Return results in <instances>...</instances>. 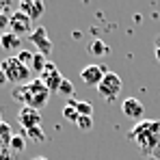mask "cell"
<instances>
[{
    "mask_svg": "<svg viewBox=\"0 0 160 160\" xmlns=\"http://www.w3.org/2000/svg\"><path fill=\"white\" fill-rule=\"evenodd\" d=\"M128 136L138 143L143 152L152 154V158H156L154 154L160 152V121H141L136 128L130 130Z\"/></svg>",
    "mask_w": 160,
    "mask_h": 160,
    "instance_id": "6da1fadb",
    "label": "cell"
},
{
    "mask_svg": "<svg viewBox=\"0 0 160 160\" xmlns=\"http://www.w3.org/2000/svg\"><path fill=\"white\" fill-rule=\"evenodd\" d=\"M48 98H50V91H48V87L39 78H35L30 82H26V84H22V87L13 89V100H18L24 106L35 108V110H39L43 106L48 102Z\"/></svg>",
    "mask_w": 160,
    "mask_h": 160,
    "instance_id": "7a4b0ae2",
    "label": "cell"
},
{
    "mask_svg": "<svg viewBox=\"0 0 160 160\" xmlns=\"http://www.w3.org/2000/svg\"><path fill=\"white\" fill-rule=\"evenodd\" d=\"M0 72H4L9 84H20V87H22V84L30 82V69L24 67V65L18 61V56H7V58H2Z\"/></svg>",
    "mask_w": 160,
    "mask_h": 160,
    "instance_id": "3957f363",
    "label": "cell"
},
{
    "mask_svg": "<svg viewBox=\"0 0 160 160\" xmlns=\"http://www.w3.org/2000/svg\"><path fill=\"white\" fill-rule=\"evenodd\" d=\"M121 87H123L121 78H119L115 72H106V76H104V78H102V82L98 84V93H100L104 100L112 102V100L121 93Z\"/></svg>",
    "mask_w": 160,
    "mask_h": 160,
    "instance_id": "277c9868",
    "label": "cell"
},
{
    "mask_svg": "<svg viewBox=\"0 0 160 160\" xmlns=\"http://www.w3.org/2000/svg\"><path fill=\"white\" fill-rule=\"evenodd\" d=\"M30 43L37 48V52L39 54H43V56H50V52H52V41H50V37H48V30L43 26H39V28H35L32 32H30Z\"/></svg>",
    "mask_w": 160,
    "mask_h": 160,
    "instance_id": "5b68a950",
    "label": "cell"
},
{
    "mask_svg": "<svg viewBox=\"0 0 160 160\" xmlns=\"http://www.w3.org/2000/svg\"><path fill=\"white\" fill-rule=\"evenodd\" d=\"M9 30L13 32V35H28L30 37V32H32V20L24 15V13H20V11H15L11 18H9Z\"/></svg>",
    "mask_w": 160,
    "mask_h": 160,
    "instance_id": "8992f818",
    "label": "cell"
},
{
    "mask_svg": "<svg viewBox=\"0 0 160 160\" xmlns=\"http://www.w3.org/2000/svg\"><path fill=\"white\" fill-rule=\"evenodd\" d=\"M106 72L108 69L104 65H87V67L80 69V78H82V82H84L87 87H95V89H98V84L106 76Z\"/></svg>",
    "mask_w": 160,
    "mask_h": 160,
    "instance_id": "52a82bcc",
    "label": "cell"
},
{
    "mask_svg": "<svg viewBox=\"0 0 160 160\" xmlns=\"http://www.w3.org/2000/svg\"><path fill=\"white\" fill-rule=\"evenodd\" d=\"M39 80L48 87V91H58V87H61V82H63V76H61V72L56 69V65L48 61L46 69L39 74Z\"/></svg>",
    "mask_w": 160,
    "mask_h": 160,
    "instance_id": "ba28073f",
    "label": "cell"
},
{
    "mask_svg": "<svg viewBox=\"0 0 160 160\" xmlns=\"http://www.w3.org/2000/svg\"><path fill=\"white\" fill-rule=\"evenodd\" d=\"M18 121L24 130H30V128H39L41 126V112L35 110L30 106H22L20 112H18Z\"/></svg>",
    "mask_w": 160,
    "mask_h": 160,
    "instance_id": "9c48e42d",
    "label": "cell"
},
{
    "mask_svg": "<svg viewBox=\"0 0 160 160\" xmlns=\"http://www.w3.org/2000/svg\"><path fill=\"white\" fill-rule=\"evenodd\" d=\"M43 2H39V0H22L20 4H18V11L20 13H24L28 15L30 20H39L41 15H43Z\"/></svg>",
    "mask_w": 160,
    "mask_h": 160,
    "instance_id": "30bf717a",
    "label": "cell"
},
{
    "mask_svg": "<svg viewBox=\"0 0 160 160\" xmlns=\"http://www.w3.org/2000/svg\"><path fill=\"white\" fill-rule=\"evenodd\" d=\"M121 112L128 117V119H141L143 117V112H145V106L141 104V100H136V98H128V100H123V104H121Z\"/></svg>",
    "mask_w": 160,
    "mask_h": 160,
    "instance_id": "8fae6325",
    "label": "cell"
},
{
    "mask_svg": "<svg viewBox=\"0 0 160 160\" xmlns=\"http://www.w3.org/2000/svg\"><path fill=\"white\" fill-rule=\"evenodd\" d=\"M20 46H22V39H20L18 35H13L11 30H7V32L0 35V48H2V50H7V52L18 50V52H20V50H22Z\"/></svg>",
    "mask_w": 160,
    "mask_h": 160,
    "instance_id": "7c38bea8",
    "label": "cell"
},
{
    "mask_svg": "<svg viewBox=\"0 0 160 160\" xmlns=\"http://www.w3.org/2000/svg\"><path fill=\"white\" fill-rule=\"evenodd\" d=\"M11 138H13V130H11V126L2 121V123H0V149H9Z\"/></svg>",
    "mask_w": 160,
    "mask_h": 160,
    "instance_id": "4fadbf2b",
    "label": "cell"
},
{
    "mask_svg": "<svg viewBox=\"0 0 160 160\" xmlns=\"http://www.w3.org/2000/svg\"><path fill=\"white\" fill-rule=\"evenodd\" d=\"M108 52H110V48H108L102 39H93L89 43V54H93V56H106Z\"/></svg>",
    "mask_w": 160,
    "mask_h": 160,
    "instance_id": "5bb4252c",
    "label": "cell"
},
{
    "mask_svg": "<svg viewBox=\"0 0 160 160\" xmlns=\"http://www.w3.org/2000/svg\"><path fill=\"white\" fill-rule=\"evenodd\" d=\"M24 149H26V138H24V134H13L11 145H9V152H11V154H22Z\"/></svg>",
    "mask_w": 160,
    "mask_h": 160,
    "instance_id": "9a60e30c",
    "label": "cell"
},
{
    "mask_svg": "<svg viewBox=\"0 0 160 160\" xmlns=\"http://www.w3.org/2000/svg\"><path fill=\"white\" fill-rule=\"evenodd\" d=\"M24 138H30L32 143H43L46 141V134H43V130H41V126L39 128H30V130H24Z\"/></svg>",
    "mask_w": 160,
    "mask_h": 160,
    "instance_id": "2e32d148",
    "label": "cell"
},
{
    "mask_svg": "<svg viewBox=\"0 0 160 160\" xmlns=\"http://www.w3.org/2000/svg\"><path fill=\"white\" fill-rule=\"evenodd\" d=\"M46 65H48V56H43V54L35 52L32 65H30V72H37V74H41V72L46 69Z\"/></svg>",
    "mask_w": 160,
    "mask_h": 160,
    "instance_id": "e0dca14e",
    "label": "cell"
},
{
    "mask_svg": "<svg viewBox=\"0 0 160 160\" xmlns=\"http://www.w3.org/2000/svg\"><path fill=\"white\" fill-rule=\"evenodd\" d=\"M72 104H74V108L78 110V115H82V117H91L93 115V106H91V102H76V100H69Z\"/></svg>",
    "mask_w": 160,
    "mask_h": 160,
    "instance_id": "ac0fdd59",
    "label": "cell"
},
{
    "mask_svg": "<svg viewBox=\"0 0 160 160\" xmlns=\"http://www.w3.org/2000/svg\"><path fill=\"white\" fill-rule=\"evenodd\" d=\"M18 56V61L24 65V67H28L30 69V65H32V58H35V52H30V50H20V52L15 54Z\"/></svg>",
    "mask_w": 160,
    "mask_h": 160,
    "instance_id": "d6986e66",
    "label": "cell"
},
{
    "mask_svg": "<svg viewBox=\"0 0 160 160\" xmlns=\"http://www.w3.org/2000/svg\"><path fill=\"white\" fill-rule=\"evenodd\" d=\"M63 117H65L67 121H74V123L78 121L80 115H78V110L74 108V104H72V102H67V104H65V108H63Z\"/></svg>",
    "mask_w": 160,
    "mask_h": 160,
    "instance_id": "ffe728a7",
    "label": "cell"
},
{
    "mask_svg": "<svg viewBox=\"0 0 160 160\" xmlns=\"http://www.w3.org/2000/svg\"><path fill=\"white\" fill-rule=\"evenodd\" d=\"M74 91H76L74 82H72V80H67V78H63L61 87H58V93H61V95H67V98H72V95H74Z\"/></svg>",
    "mask_w": 160,
    "mask_h": 160,
    "instance_id": "44dd1931",
    "label": "cell"
},
{
    "mask_svg": "<svg viewBox=\"0 0 160 160\" xmlns=\"http://www.w3.org/2000/svg\"><path fill=\"white\" fill-rule=\"evenodd\" d=\"M76 126H78L82 132H89V130L93 128V119H91V117H82V115H80L78 121H76Z\"/></svg>",
    "mask_w": 160,
    "mask_h": 160,
    "instance_id": "7402d4cb",
    "label": "cell"
},
{
    "mask_svg": "<svg viewBox=\"0 0 160 160\" xmlns=\"http://www.w3.org/2000/svg\"><path fill=\"white\" fill-rule=\"evenodd\" d=\"M9 18H11V15H7V13H0V35L9 30Z\"/></svg>",
    "mask_w": 160,
    "mask_h": 160,
    "instance_id": "603a6c76",
    "label": "cell"
},
{
    "mask_svg": "<svg viewBox=\"0 0 160 160\" xmlns=\"http://www.w3.org/2000/svg\"><path fill=\"white\" fill-rule=\"evenodd\" d=\"M156 58H158V63H160V35H158V39H156Z\"/></svg>",
    "mask_w": 160,
    "mask_h": 160,
    "instance_id": "cb8c5ba5",
    "label": "cell"
},
{
    "mask_svg": "<svg viewBox=\"0 0 160 160\" xmlns=\"http://www.w3.org/2000/svg\"><path fill=\"white\" fill-rule=\"evenodd\" d=\"M4 84H9V80L4 76V72H0V87H4Z\"/></svg>",
    "mask_w": 160,
    "mask_h": 160,
    "instance_id": "d4e9b609",
    "label": "cell"
},
{
    "mask_svg": "<svg viewBox=\"0 0 160 160\" xmlns=\"http://www.w3.org/2000/svg\"><path fill=\"white\" fill-rule=\"evenodd\" d=\"M30 160H48V158H46V156H32Z\"/></svg>",
    "mask_w": 160,
    "mask_h": 160,
    "instance_id": "484cf974",
    "label": "cell"
},
{
    "mask_svg": "<svg viewBox=\"0 0 160 160\" xmlns=\"http://www.w3.org/2000/svg\"><path fill=\"white\" fill-rule=\"evenodd\" d=\"M2 9H4V4H2V2H0V13H2Z\"/></svg>",
    "mask_w": 160,
    "mask_h": 160,
    "instance_id": "4316f807",
    "label": "cell"
},
{
    "mask_svg": "<svg viewBox=\"0 0 160 160\" xmlns=\"http://www.w3.org/2000/svg\"><path fill=\"white\" fill-rule=\"evenodd\" d=\"M0 123H2V112H0Z\"/></svg>",
    "mask_w": 160,
    "mask_h": 160,
    "instance_id": "83f0119b",
    "label": "cell"
},
{
    "mask_svg": "<svg viewBox=\"0 0 160 160\" xmlns=\"http://www.w3.org/2000/svg\"><path fill=\"white\" fill-rule=\"evenodd\" d=\"M149 160H158V158H149Z\"/></svg>",
    "mask_w": 160,
    "mask_h": 160,
    "instance_id": "f1b7e54d",
    "label": "cell"
}]
</instances>
